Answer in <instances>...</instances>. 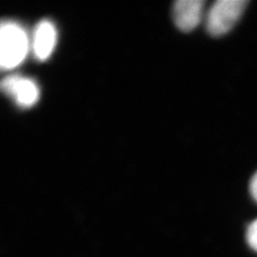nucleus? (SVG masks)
Returning a JSON list of instances; mask_svg holds the SVG:
<instances>
[{"label":"nucleus","mask_w":257,"mask_h":257,"mask_svg":"<svg viewBox=\"0 0 257 257\" xmlns=\"http://www.w3.org/2000/svg\"><path fill=\"white\" fill-rule=\"evenodd\" d=\"M31 48V41L19 23L5 21L0 27V66L12 70L25 60Z\"/></svg>","instance_id":"nucleus-1"},{"label":"nucleus","mask_w":257,"mask_h":257,"mask_svg":"<svg viewBox=\"0 0 257 257\" xmlns=\"http://www.w3.org/2000/svg\"><path fill=\"white\" fill-rule=\"evenodd\" d=\"M247 2L245 0H219L207 15V30L214 37L223 36L235 26L242 15Z\"/></svg>","instance_id":"nucleus-2"},{"label":"nucleus","mask_w":257,"mask_h":257,"mask_svg":"<svg viewBox=\"0 0 257 257\" xmlns=\"http://www.w3.org/2000/svg\"><path fill=\"white\" fill-rule=\"evenodd\" d=\"M3 91L14 100L20 107L34 106L40 98V89L34 79L21 75H9L3 79Z\"/></svg>","instance_id":"nucleus-3"},{"label":"nucleus","mask_w":257,"mask_h":257,"mask_svg":"<svg viewBox=\"0 0 257 257\" xmlns=\"http://www.w3.org/2000/svg\"><path fill=\"white\" fill-rule=\"evenodd\" d=\"M56 44H57V29L54 23L48 20L38 23L31 39V50L35 57L40 61L48 59L53 54Z\"/></svg>","instance_id":"nucleus-4"},{"label":"nucleus","mask_w":257,"mask_h":257,"mask_svg":"<svg viewBox=\"0 0 257 257\" xmlns=\"http://www.w3.org/2000/svg\"><path fill=\"white\" fill-rule=\"evenodd\" d=\"M204 2L202 0H179L174 5L173 15L176 26L184 32L194 29L202 21Z\"/></svg>","instance_id":"nucleus-5"},{"label":"nucleus","mask_w":257,"mask_h":257,"mask_svg":"<svg viewBox=\"0 0 257 257\" xmlns=\"http://www.w3.org/2000/svg\"><path fill=\"white\" fill-rule=\"evenodd\" d=\"M246 240L248 245L257 252V219L248 226L246 231Z\"/></svg>","instance_id":"nucleus-6"},{"label":"nucleus","mask_w":257,"mask_h":257,"mask_svg":"<svg viewBox=\"0 0 257 257\" xmlns=\"http://www.w3.org/2000/svg\"><path fill=\"white\" fill-rule=\"evenodd\" d=\"M250 192L253 196V198L257 202V172L256 174L253 176V178L251 180L250 183Z\"/></svg>","instance_id":"nucleus-7"}]
</instances>
